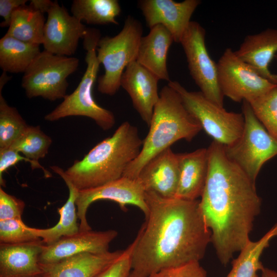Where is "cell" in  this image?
I'll return each mask as SVG.
<instances>
[{"label":"cell","instance_id":"obj_29","mask_svg":"<svg viewBox=\"0 0 277 277\" xmlns=\"http://www.w3.org/2000/svg\"><path fill=\"white\" fill-rule=\"evenodd\" d=\"M28 126L17 110L7 104L0 92V150L11 146Z\"/></svg>","mask_w":277,"mask_h":277},{"label":"cell","instance_id":"obj_12","mask_svg":"<svg viewBox=\"0 0 277 277\" xmlns=\"http://www.w3.org/2000/svg\"><path fill=\"white\" fill-rule=\"evenodd\" d=\"M99 200L115 202L124 211L127 205H134L143 211L145 216L148 214L145 191L141 182L137 179L134 180L123 176L93 188L79 191L76 206L80 221V231L91 230L86 219V213L90 205Z\"/></svg>","mask_w":277,"mask_h":277},{"label":"cell","instance_id":"obj_30","mask_svg":"<svg viewBox=\"0 0 277 277\" xmlns=\"http://www.w3.org/2000/svg\"><path fill=\"white\" fill-rule=\"evenodd\" d=\"M248 102L267 131L277 140V85Z\"/></svg>","mask_w":277,"mask_h":277},{"label":"cell","instance_id":"obj_31","mask_svg":"<svg viewBox=\"0 0 277 277\" xmlns=\"http://www.w3.org/2000/svg\"><path fill=\"white\" fill-rule=\"evenodd\" d=\"M22 219L0 221V244H16L41 240Z\"/></svg>","mask_w":277,"mask_h":277},{"label":"cell","instance_id":"obj_4","mask_svg":"<svg viewBox=\"0 0 277 277\" xmlns=\"http://www.w3.org/2000/svg\"><path fill=\"white\" fill-rule=\"evenodd\" d=\"M148 127L140 153L127 167L123 177L137 179L141 169L151 159L179 140L190 142L202 130L179 94L168 85L160 92Z\"/></svg>","mask_w":277,"mask_h":277},{"label":"cell","instance_id":"obj_10","mask_svg":"<svg viewBox=\"0 0 277 277\" xmlns=\"http://www.w3.org/2000/svg\"><path fill=\"white\" fill-rule=\"evenodd\" d=\"M206 31L197 22L191 21L180 43L189 73L200 91L208 99L223 106L224 95L219 81L217 63L210 57L205 43Z\"/></svg>","mask_w":277,"mask_h":277},{"label":"cell","instance_id":"obj_22","mask_svg":"<svg viewBox=\"0 0 277 277\" xmlns=\"http://www.w3.org/2000/svg\"><path fill=\"white\" fill-rule=\"evenodd\" d=\"M173 42L171 34L164 26L158 25L152 27L141 38L136 61L160 80L170 82L167 60Z\"/></svg>","mask_w":277,"mask_h":277},{"label":"cell","instance_id":"obj_23","mask_svg":"<svg viewBox=\"0 0 277 277\" xmlns=\"http://www.w3.org/2000/svg\"><path fill=\"white\" fill-rule=\"evenodd\" d=\"M50 168L65 181L69 190V195L65 204L57 208L60 220L55 226L47 229L32 228L34 233L41 239L45 245L53 244L64 236L74 234L80 231L76 206L79 190L65 175L61 167L52 166Z\"/></svg>","mask_w":277,"mask_h":277},{"label":"cell","instance_id":"obj_7","mask_svg":"<svg viewBox=\"0 0 277 277\" xmlns=\"http://www.w3.org/2000/svg\"><path fill=\"white\" fill-rule=\"evenodd\" d=\"M168 85L179 94L187 111L213 141L227 146L240 138L245 124L242 113L227 111L201 91H188L177 81H170Z\"/></svg>","mask_w":277,"mask_h":277},{"label":"cell","instance_id":"obj_16","mask_svg":"<svg viewBox=\"0 0 277 277\" xmlns=\"http://www.w3.org/2000/svg\"><path fill=\"white\" fill-rule=\"evenodd\" d=\"M159 81L154 74L136 61L126 67L121 80V87L127 91L133 107L148 127L160 97Z\"/></svg>","mask_w":277,"mask_h":277},{"label":"cell","instance_id":"obj_15","mask_svg":"<svg viewBox=\"0 0 277 277\" xmlns=\"http://www.w3.org/2000/svg\"><path fill=\"white\" fill-rule=\"evenodd\" d=\"M117 234L112 229L102 231L91 229L64 236L53 244L44 245L39 263L41 265L50 264L84 252L106 253L109 251L110 244Z\"/></svg>","mask_w":277,"mask_h":277},{"label":"cell","instance_id":"obj_25","mask_svg":"<svg viewBox=\"0 0 277 277\" xmlns=\"http://www.w3.org/2000/svg\"><path fill=\"white\" fill-rule=\"evenodd\" d=\"M277 236V223L260 239L250 240L232 261V268L226 277H259L258 272L264 267L260 260L270 241Z\"/></svg>","mask_w":277,"mask_h":277},{"label":"cell","instance_id":"obj_42","mask_svg":"<svg viewBox=\"0 0 277 277\" xmlns=\"http://www.w3.org/2000/svg\"><path fill=\"white\" fill-rule=\"evenodd\" d=\"M37 277H38V276H37Z\"/></svg>","mask_w":277,"mask_h":277},{"label":"cell","instance_id":"obj_40","mask_svg":"<svg viewBox=\"0 0 277 277\" xmlns=\"http://www.w3.org/2000/svg\"><path fill=\"white\" fill-rule=\"evenodd\" d=\"M128 277H137L134 274V273H133L131 271L129 276Z\"/></svg>","mask_w":277,"mask_h":277},{"label":"cell","instance_id":"obj_35","mask_svg":"<svg viewBox=\"0 0 277 277\" xmlns=\"http://www.w3.org/2000/svg\"><path fill=\"white\" fill-rule=\"evenodd\" d=\"M29 162L32 170L36 169L34 164L24 156L21 155L16 149L9 147L0 150V184L5 187V182L3 178L4 172L8 168L15 165L20 161Z\"/></svg>","mask_w":277,"mask_h":277},{"label":"cell","instance_id":"obj_37","mask_svg":"<svg viewBox=\"0 0 277 277\" xmlns=\"http://www.w3.org/2000/svg\"><path fill=\"white\" fill-rule=\"evenodd\" d=\"M53 2L50 0H31L29 5L33 9L44 14L48 12Z\"/></svg>","mask_w":277,"mask_h":277},{"label":"cell","instance_id":"obj_28","mask_svg":"<svg viewBox=\"0 0 277 277\" xmlns=\"http://www.w3.org/2000/svg\"><path fill=\"white\" fill-rule=\"evenodd\" d=\"M51 144V138L41 129L39 126L29 125L22 136L10 147L23 153L34 164L36 169H41L45 176L49 177L51 174L38 161L47 155Z\"/></svg>","mask_w":277,"mask_h":277},{"label":"cell","instance_id":"obj_11","mask_svg":"<svg viewBox=\"0 0 277 277\" xmlns=\"http://www.w3.org/2000/svg\"><path fill=\"white\" fill-rule=\"evenodd\" d=\"M217 67L219 84L223 95L235 102H248L276 86L240 59L230 48L224 51Z\"/></svg>","mask_w":277,"mask_h":277},{"label":"cell","instance_id":"obj_41","mask_svg":"<svg viewBox=\"0 0 277 277\" xmlns=\"http://www.w3.org/2000/svg\"><path fill=\"white\" fill-rule=\"evenodd\" d=\"M274 58H275V59L276 60V61H277V54H276V55L275 56Z\"/></svg>","mask_w":277,"mask_h":277},{"label":"cell","instance_id":"obj_14","mask_svg":"<svg viewBox=\"0 0 277 277\" xmlns=\"http://www.w3.org/2000/svg\"><path fill=\"white\" fill-rule=\"evenodd\" d=\"M201 3L200 0L181 2L173 0H141L138 2V7L150 29L158 25H162L171 34L174 42L180 43L192 14Z\"/></svg>","mask_w":277,"mask_h":277},{"label":"cell","instance_id":"obj_17","mask_svg":"<svg viewBox=\"0 0 277 277\" xmlns=\"http://www.w3.org/2000/svg\"><path fill=\"white\" fill-rule=\"evenodd\" d=\"M178 154L168 148L151 159L141 169L137 179L146 191L165 198L175 197L179 181Z\"/></svg>","mask_w":277,"mask_h":277},{"label":"cell","instance_id":"obj_26","mask_svg":"<svg viewBox=\"0 0 277 277\" xmlns=\"http://www.w3.org/2000/svg\"><path fill=\"white\" fill-rule=\"evenodd\" d=\"M45 23L44 14L25 5L14 11L6 34L26 43L40 45L43 44Z\"/></svg>","mask_w":277,"mask_h":277},{"label":"cell","instance_id":"obj_19","mask_svg":"<svg viewBox=\"0 0 277 277\" xmlns=\"http://www.w3.org/2000/svg\"><path fill=\"white\" fill-rule=\"evenodd\" d=\"M234 53L261 76L277 85V74L271 73L269 69L277 54V29L267 28L246 36Z\"/></svg>","mask_w":277,"mask_h":277},{"label":"cell","instance_id":"obj_34","mask_svg":"<svg viewBox=\"0 0 277 277\" xmlns=\"http://www.w3.org/2000/svg\"><path fill=\"white\" fill-rule=\"evenodd\" d=\"M131 243L121 256L95 277H128L132 271Z\"/></svg>","mask_w":277,"mask_h":277},{"label":"cell","instance_id":"obj_32","mask_svg":"<svg viewBox=\"0 0 277 277\" xmlns=\"http://www.w3.org/2000/svg\"><path fill=\"white\" fill-rule=\"evenodd\" d=\"M25 204L23 201L0 188V221L22 219Z\"/></svg>","mask_w":277,"mask_h":277},{"label":"cell","instance_id":"obj_36","mask_svg":"<svg viewBox=\"0 0 277 277\" xmlns=\"http://www.w3.org/2000/svg\"><path fill=\"white\" fill-rule=\"evenodd\" d=\"M27 0H0V15L4 18L1 27L9 26L14 11L21 6L26 5Z\"/></svg>","mask_w":277,"mask_h":277},{"label":"cell","instance_id":"obj_24","mask_svg":"<svg viewBox=\"0 0 277 277\" xmlns=\"http://www.w3.org/2000/svg\"><path fill=\"white\" fill-rule=\"evenodd\" d=\"M41 52L39 45L6 34L0 39V67L3 72L24 73Z\"/></svg>","mask_w":277,"mask_h":277},{"label":"cell","instance_id":"obj_8","mask_svg":"<svg viewBox=\"0 0 277 277\" xmlns=\"http://www.w3.org/2000/svg\"><path fill=\"white\" fill-rule=\"evenodd\" d=\"M244 128L240 138L224 147L228 158L254 182L264 164L277 155V140L265 129L254 114L249 103L243 102Z\"/></svg>","mask_w":277,"mask_h":277},{"label":"cell","instance_id":"obj_21","mask_svg":"<svg viewBox=\"0 0 277 277\" xmlns=\"http://www.w3.org/2000/svg\"><path fill=\"white\" fill-rule=\"evenodd\" d=\"M179 181L175 198L196 200L201 197L208 170L207 148H201L194 151L178 154Z\"/></svg>","mask_w":277,"mask_h":277},{"label":"cell","instance_id":"obj_3","mask_svg":"<svg viewBox=\"0 0 277 277\" xmlns=\"http://www.w3.org/2000/svg\"><path fill=\"white\" fill-rule=\"evenodd\" d=\"M143 142L137 127L125 121L112 136L98 143L81 160L75 161L65 174L79 191L117 180L140 153Z\"/></svg>","mask_w":277,"mask_h":277},{"label":"cell","instance_id":"obj_5","mask_svg":"<svg viewBox=\"0 0 277 277\" xmlns=\"http://www.w3.org/2000/svg\"><path fill=\"white\" fill-rule=\"evenodd\" d=\"M100 31L88 28L84 37L83 47L87 51L86 71L77 87L70 94H67L61 103L44 118L54 122L70 116H83L92 119L103 130L111 129L115 118L111 111L100 106L94 99L93 89L96 82L100 63L97 58L96 48L101 38Z\"/></svg>","mask_w":277,"mask_h":277},{"label":"cell","instance_id":"obj_39","mask_svg":"<svg viewBox=\"0 0 277 277\" xmlns=\"http://www.w3.org/2000/svg\"><path fill=\"white\" fill-rule=\"evenodd\" d=\"M10 77L8 76L6 72H3L0 77V92H2V90L4 85L7 83V82L10 79Z\"/></svg>","mask_w":277,"mask_h":277},{"label":"cell","instance_id":"obj_33","mask_svg":"<svg viewBox=\"0 0 277 277\" xmlns=\"http://www.w3.org/2000/svg\"><path fill=\"white\" fill-rule=\"evenodd\" d=\"M148 277H207V273L200 262H192L162 269Z\"/></svg>","mask_w":277,"mask_h":277},{"label":"cell","instance_id":"obj_13","mask_svg":"<svg viewBox=\"0 0 277 277\" xmlns=\"http://www.w3.org/2000/svg\"><path fill=\"white\" fill-rule=\"evenodd\" d=\"M47 14L42 44L44 50L62 56L73 55L88 28L57 1L53 2Z\"/></svg>","mask_w":277,"mask_h":277},{"label":"cell","instance_id":"obj_38","mask_svg":"<svg viewBox=\"0 0 277 277\" xmlns=\"http://www.w3.org/2000/svg\"><path fill=\"white\" fill-rule=\"evenodd\" d=\"M261 272V277H277V271L265 267Z\"/></svg>","mask_w":277,"mask_h":277},{"label":"cell","instance_id":"obj_27","mask_svg":"<svg viewBox=\"0 0 277 277\" xmlns=\"http://www.w3.org/2000/svg\"><path fill=\"white\" fill-rule=\"evenodd\" d=\"M72 15L79 21L90 25H118L116 17L121 8L117 0H73Z\"/></svg>","mask_w":277,"mask_h":277},{"label":"cell","instance_id":"obj_1","mask_svg":"<svg viewBox=\"0 0 277 277\" xmlns=\"http://www.w3.org/2000/svg\"><path fill=\"white\" fill-rule=\"evenodd\" d=\"M148 214L132 244V272L148 277L159 271L200 262L211 233L199 201L165 198L145 192Z\"/></svg>","mask_w":277,"mask_h":277},{"label":"cell","instance_id":"obj_18","mask_svg":"<svg viewBox=\"0 0 277 277\" xmlns=\"http://www.w3.org/2000/svg\"><path fill=\"white\" fill-rule=\"evenodd\" d=\"M42 240L16 244H0V277H37L42 273L39 256Z\"/></svg>","mask_w":277,"mask_h":277},{"label":"cell","instance_id":"obj_20","mask_svg":"<svg viewBox=\"0 0 277 277\" xmlns=\"http://www.w3.org/2000/svg\"><path fill=\"white\" fill-rule=\"evenodd\" d=\"M123 251L77 254L54 263L41 265L42 273L38 277H95L117 259Z\"/></svg>","mask_w":277,"mask_h":277},{"label":"cell","instance_id":"obj_9","mask_svg":"<svg viewBox=\"0 0 277 277\" xmlns=\"http://www.w3.org/2000/svg\"><path fill=\"white\" fill-rule=\"evenodd\" d=\"M78 65L76 57L41 51L24 73L22 86L27 97L50 101L64 98L69 85L67 78Z\"/></svg>","mask_w":277,"mask_h":277},{"label":"cell","instance_id":"obj_2","mask_svg":"<svg viewBox=\"0 0 277 277\" xmlns=\"http://www.w3.org/2000/svg\"><path fill=\"white\" fill-rule=\"evenodd\" d=\"M208 170L199 206L221 263L226 266L250 240L261 199L253 181L213 141L207 148Z\"/></svg>","mask_w":277,"mask_h":277},{"label":"cell","instance_id":"obj_6","mask_svg":"<svg viewBox=\"0 0 277 277\" xmlns=\"http://www.w3.org/2000/svg\"><path fill=\"white\" fill-rule=\"evenodd\" d=\"M143 32L141 22L128 15L117 34L100 39L97 58L104 68V73L97 79V89L100 93L111 96L117 92L125 69L136 60Z\"/></svg>","mask_w":277,"mask_h":277}]
</instances>
